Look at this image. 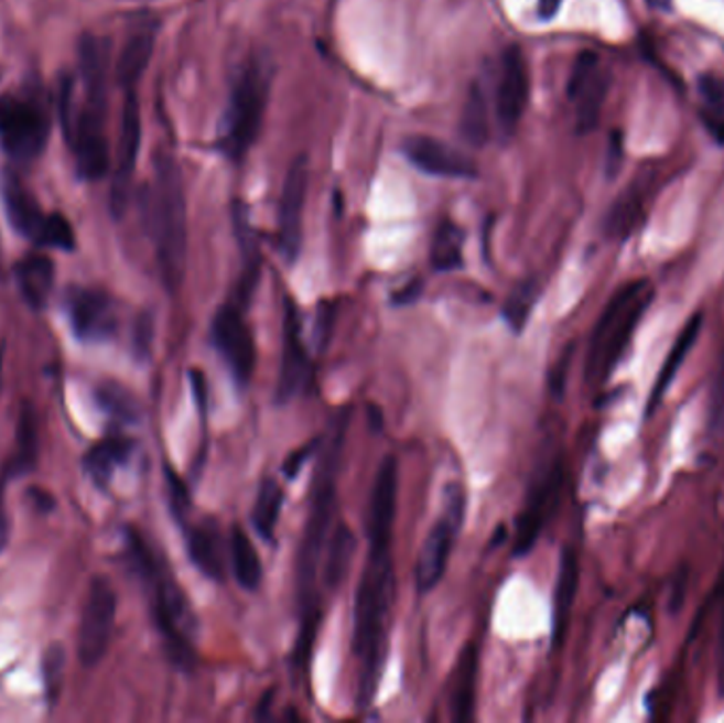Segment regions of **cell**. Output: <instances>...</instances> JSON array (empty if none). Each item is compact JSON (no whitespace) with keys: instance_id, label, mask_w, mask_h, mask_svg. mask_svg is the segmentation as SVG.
Instances as JSON below:
<instances>
[{"instance_id":"1","label":"cell","mask_w":724,"mask_h":723,"mask_svg":"<svg viewBox=\"0 0 724 723\" xmlns=\"http://www.w3.org/2000/svg\"><path fill=\"white\" fill-rule=\"evenodd\" d=\"M395 598V569L390 550H371L356 590L354 651L360 660L358 706L367 709L376 698L386 660V622Z\"/></svg>"},{"instance_id":"2","label":"cell","mask_w":724,"mask_h":723,"mask_svg":"<svg viewBox=\"0 0 724 723\" xmlns=\"http://www.w3.org/2000/svg\"><path fill=\"white\" fill-rule=\"evenodd\" d=\"M149 234L155 245L161 280L176 293L187 272V199L179 164L160 153L155 160V185L149 199Z\"/></svg>"},{"instance_id":"3","label":"cell","mask_w":724,"mask_h":723,"mask_svg":"<svg viewBox=\"0 0 724 723\" xmlns=\"http://www.w3.org/2000/svg\"><path fill=\"white\" fill-rule=\"evenodd\" d=\"M652 298L655 293L648 280H634L620 287L610 298L591 332L590 353L585 363V378L591 387L606 382L615 374L634 332L652 304Z\"/></svg>"},{"instance_id":"4","label":"cell","mask_w":724,"mask_h":723,"mask_svg":"<svg viewBox=\"0 0 724 723\" xmlns=\"http://www.w3.org/2000/svg\"><path fill=\"white\" fill-rule=\"evenodd\" d=\"M342 444H344V420H339V429L331 438L328 447L322 450L321 467L314 479L312 509L307 516L301 550L296 558V594H299L301 609H312L310 603L314 598V580H316L322 550L326 546L328 527H331V518H333V509H335V490H337L335 484H337Z\"/></svg>"},{"instance_id":"5","label":"cell","mask_w":724,"mask_h":723,"mask_svg":"<svg viewBox=\"0 0 724 723\" xmlns=\"http://www.w3.org/2000/svg\"><path fill=\"white\" fill-rule=\"evenodd\" d=\"M269 84L271 71L268 64L263 60H255L241 71L234 85L227 111L218 128V147L234 162L246 158L261 132L268 109Z\"/></svg>"},{"instance_id":"6","label":"cell","mask_w":724,"mask_h":723,"mask_svg":"<svg viewBox=\"0 0 724 723\" xmlns=\"http://www.w3.org/2000/svg\"><path fill=\"white\" fill-rule=\"evenodd\" d=\"M134 554L138 558V566L153 584V612L161 635L168 643V649L179 665L191 667L195 654L193 639L197 624H195V615L188 607L187 596L168 573L161 571L158 562L138 539H134Z\"/></svg>"},{"instance_id":"7","label":"cell","mask_w":724,"mask_h":723,"mask_svg":"<svg viewBox=\"0 0 724 723\" xmlns=\"http://www.w3.org/2000/svg\"><path fill=\"white\" fill-rule=\"evenodd\" d=\"M466 495L460 484H447L443 490V509L436 525L430 529L429 537L420 550L415 562V584L420 592H430L443 580L450 557L456 543L457 532L464 525Z\"/></svg>"},{"instance_id":"8","label":"cell","mask_w":724,"mask_h":723,"mask_svg":"<svg viewBox=\"0 0 724 723\" xmlns=\"http://www.w3.org/2000/svg\"><path fill=\"white\" fill-rule=\"evenodd\" d=\"M50 139V115L28 96L0 98V142L15 162L36 160Z\"/></svg>"},{"instance_id":"9","label":"cell","mask_w":724,"mask_h":723,"mask_svg":"<svg viewBox=\"0 0 724 723\" xmlns=\"http://www.w3.org/2000/svg\"><path fill=\"white\" fill-rule=\"evenodd\" d=\"M115 615H117L115 587L107 578L98 575L89 584L80 613L77 651L83 667L94 668L102 662L112 637Z\"/></svg>"},{"instance_id":"10","label":"cell","mask_w":724,"mask_h":723,"mask_svg":"<svg viewBox=\"0 0 724 723\" xmlns=\"http://www.w3.org/2000/svg\"><path fill=\"white\" fill-rule=\"evenodd\" d=\"M210 337L234 380L246 387L257 365V348L240 307L234 304L218 307L210 325Z\"/></svg>"},{"instance_id":"11","label":"cell","mask_w":724,"mask_h":723,"mask_svg":"<svg viewBox=\"0 0 724 723\" xmlns=\"http://www.w3.org/2000/svg\"><path fill=\"white\" fill-rule=\"evenodd\" d=\"M310 185L307 158H299L287 174L278 206V245L289 263L296 261L303 245V211Z\"/></svg>"},{"instance_id":"12","label":"cell","mask_w":724,"mask_h":723,"mask_svg":"<svg viewBox=\"0 0 724 723\" xmlns=\"http://www.w3.org/2000/svg\"><path fill=\"white\" fill-rule=\"evenodd\" d=\"M71 147L75 151V162L80 179L98 181L110 166L107 134H105V109L87 105L77 112L71 132Z\"/></svg>"},{"instance_id":"13","label":"cell","mask_w":724,"mask_h":723,"mask_svg":"<svg viewBox=\"0 0 724 723\" xmlns=\"http://www.w3.org/2000/svg\"><path fill=\"white\" fill-rule=\"evenodd\" d=\"M530 100V71L523 52L509 47L500 62L496 85V117L505 134H512L519 126Z\"/></svg>"},{"instance_id":"14","label":"cell","mask_w":724,"mask_h":723,"mask_svg":"<svg viewBox=\"0 0 724 723\" xmlns=\"http://www.w3.org/2000/svg\"><path fill=\"white\" fill-rule=\"evenodd\" d=\"M284 335H282V365L278 376V399L280 403L291 401L296 395L310 389L312 382V362L301 335V314L289 300L284 312Z\"/></svg>"},{"instance_id":"15","label":"cell","mask_w":724,"mask_h":723,"mask_svg":"<svg viewBox=\"0 0 724 723\" xmlns=\"http://www.w3.org/2000/svg\"><path fill=\"white\" fill-rule=\"evenodd\" d=\"M140 139H142V121H140V105L134 94L126 98L123 111H121V128H119V144H117V168L112 179V192H110V206L117 217L123 215L128 208V197L132 187L138 151H140Z\"/></svg>"},{"instance_id":"16","label":"cell","mask_w":724,"mask_h":723,"mask_svg":"<svg viewBox=\"0 0 724 723\" xmlns=\"http://www.w3.org/2000/svg\"><path fill=\"white\" fill-rule=\"evenodd\" d=\"M399 499V461L388 454L376 473V484L369 507V541L371 550H390Z\"/></svg>"},{"instance_id":"17","label":"cell","mask_w":724,"mask_h":723,"mask_svg":"<svg viewBox=\"0 0 724 723\" xmlns=\"http://www.w3.org/2000/svg\"><path fill=\"white\" fill-rule=\"evenodd\" d=\"M68 316L83 342H105L117 330L115 304L98 289H75L68 298Z\"/></svg>"},{"instance_id":"18","label":"cell","mask_w":724,"mask_h":723,"mask_svg":"<svg viewBox=\"0 0 724 723\" xmlns=\"http://www.w3.org/2000/svg\"><path fill=\"white\" fill-rule=\"evenodd\" d=\"M402 151L407 160L422 172L443 179H475L479 174L477 164L452 144L429 137L404 140Z\"/></svg>"},{"instance_id":"19","label":"cell","mask_w":724,"mask_h":723,"mask_svg":"<svg viewBox=\"0 0 724 723\" xmlns=\"http://www.w3.org/2000/svg\"><path fill=\"white\" fill-rule=\"evenodd\" d=\"M560 486H562V465L558 463L534 488L526 509L517 518L512 557L523 558L537 546L538 535L544 527L547 514L553 507V503L558 501Z\"/></svg>"},{"instance_id":"20","label":"cell","mask_w":724,"mask_h":723,"mask_svg":"<svg viewBox=\"0 0 724 723\" xmlns=\"http://www.w3.org/2000/svg\"><path fill=\"white\" fill-rule=\"evenodd\" d=\"M2 199L4 211L11 227L36 242L41 227L45 223V215L36 202V197L30 194L24 181L15 172H4L2 176Z\"/></svg>"},{"instance_id":"21","label":"cell","mask_w":724,"mask_h":723,"mask_svg":"<svg viewBox=\"0 0 724 723\" xmlns=\"http://www.w3.org/2000/svg\"><path fill=\"white\" fill-rule=\"evenodd\" d=\"M701 325H703V319L701 314H695L691 316V321L684 325V330L678 334L673 346H671L670 355L668 359L663 363L659 376H657V382H655V389L650 392V399H648V408H646V417H652V412L657 410V406L663 401L666 392L670 390L671 382L676 380L682 363L687 362L689 353L693 350V346L698 344L699 334H701Z\"/></svg>"},{"instance_id":"22","label":"cell","mask_w":724,"mask_h":723,"mask_svg":"<svg viewBox=\"0 0 724 723\" xmlns=\"http://www.w3.org/2000/svg\"><path fill=\"white\" fill-rule=\"evenodd\" d=\"M79 68L87 102L107 109V50L105 43L91 34L80 39Z\"/></svg>"},{"instance_id":"23","label":"cell","mask_w":724,"mask_h":723,"mask_svg":"<svg viewBox=\"0 0 724 723\" xmlns=\"http://www.w3.org/2000/svg\"><path fill=\"white\" fill-rule=\"evenodd\" d=\"M15 279L28 306L41 310L54 291V261L43 255H28L15 266Z\"/></svg>"},{"instance_id":"24","label":"cell","mask_w":724,"mask_h":723,"mask_svg":"<svg viewBox=\"0 0 724 723\" xmlns=\"http://www.w3.org/2000/svg\"><path fill=\"white\" fill-rule=\"evenodd\" d=\"M187 552L191 562L210 580L220 582L225 575L223 541L213 522L193 527L187 532Z\"/></svg>"},{"instance_id":"25","label":"cell","mask_w":724,"mask_h":723,"mask_svg":"<svg viewBox=\"0 0 724 723\" xmlns=\"http://www.w3.org/2000/svg\"><path fill=\"white\" fill-rule=\"evenodd\" d=\"M579 578H581V571H579L576 552L565 548L560 558V573H558V585H555V607H553V643L555 645H560L565 637L570 613H572L574 598H576Z\"/></svg>"},{"instance_id":"26","label":"cell","mask_w":724,"mask_h":723,"mask_svg":"<svg viewBox=\"0 0 724 723\" xmlns=\"http://www.w3.org/2000/svg\"><path fill=\"white\" fill-rule=\"evenodd\" d=\"M153 52H155V34L151 30H140L134 36H130L115 66L117 84L126 89H132L149 68Z\"/></svg>"},{"instance_id":"27","label":"cell","mask_w":724,"mask_h":723,"mask_svg":"<svg viewBox=\"0 0 724 723\" xmlns=\"http://www.w3.org/2000/svg\"><path fill=\"white\" fill-rule=\"evenodd\" d=\"M479 656L477 647L471 643L464 647L457 662L454 690H452V713L456 722H468L475 709V688H477Z\"/></svg>"},{"instance_id":"28","label":"cell","mask_w":724,"mask_h":723,"mask_svg":"<svg viewBox=\"0 0 724 723\" xmlns=\"http://www.w3.org/2000/svg\"><path fill=\"white\" fill-rule=\"evenodd\" d=\"M326 560L322 571V582L326 590H337L348 575L349 564L356 554V537L346 525H339L326 541Z\"/></svg>"},{"instance_id":"29","label":"cell","mask_w":724,"mask_h":723,"mask_svg":"<svg viewBox=\"0 0 724 723\" xmlns=\"http://www.w3.org/2000/svg\"><path fill=\"white\" fill-rule=\"evenodd\" d=\"M134 444L126 438H108L105 442L94 445L89 454L85 456V472L91 475L98 488H107L115 470L123 463H128Z\"/></svg>"},{"instance_id":"30","label":"cell","mask_w":724,"mask_h":723,"mask_svg":"<svg viewBox=\"0 0 724 723\" xmlns=\"http://www.w3.org/2000/svg\"><path fill=\"white\" fill-rule=\"evenodd\" d=\"M229 552H231V564H234V573H236L238 584L244 590L255 592L261 584V580H263V564H261V558H259L255 543L250 541V537L240 527L231 529Z\"/></svg>"},{"instance_id":"31","label":"cell","mask_w":724,"mask_h":723,"mask_svg":"<svg viewBox=\"0 0 724 723\" xmlns=\"http://www.w3.org/2000/svg\"><path fill=\"white\" fill-rule=\"evenodd\" d=\"M608 85H610L608 73L597 68L587 85L576 94L574 100H576V132L579 134H590L591 130H595L606 94H608Z\"/></svg>"},{"instance_id":"32","label":"cell","mask_w":724,"mask_h":723,"mask_svg":"<svg viewBox=\"0 0 724 723\" xmlns=\"http://www.w3.org/2000/svg\"><path fill=\"white\" fill-rule=\"evenodd\" d=\"M282 505H284V493L278 486L275 479H263L259 495H257V503L252 509V522L257 532L266 539V541H273L275 535V527L280 522V514H282Z\"/></svg>"},{"instance_id":"33","label":"cell","mask_w":724,"mask_h":723,"mask_svg":"<svg viewBox=\"0 0 724 723\" xmlns=\"http://www.w3.org/2000/svg\"><path fill=\"white\" fill-rule=\"evenodd\" d=\"M642 215V199L634 190L627 192V194L618 195L615 204L610 206L606 219H604V231H606L608 238L625 240L640 225Z\"/></svg>"},{"instance_id":"34","label":"cell","mask_w":724,"mask_h":723,"mask_svg":"<svg viewBox=\"0 0 724 723\" xmlns=\"http://www.w3.org/2000/svg\"><path fill=\"white\" fill-rule=\"evenodd\" d=\"M15 433H18V444H15V454H13L9 472H11V475H22V473L34 470L36 456H39L36 417H34V410L28 403L22 408Z\"/></svg>"},{"instance_id":"35","label":"cell","mask_w":724,"mask_h":723,"mask_svg":"<svg viewBox=\"0 0 724 723\" xmlns=\"http://www.w3.org/2000/svg\"><path fill=\"white\" fill-rule=\"evenodd\" d=\"M462 245L464 236L452 222H445L434 234L432 249H430V261L432 268L439 272H450L462 266Z\"/></svg>"},{"instance_id":"36","label":"cell","mask_w":724,"mask_h":723,"mask_svg":"<svg viewBox=\"0 0 724 723\" xmlns=\"http://www.w3.org/2000/svg\"><path fill=\"white\" fill-rule=\"evenodd\" d=\"M462 134L466 142L473 147H483L489 139V119H487V105L479 85H475L464 102L462 111Z\"/></svg>"},{"instance_id":"37","label":"cell","mask_w":724,"mask_h":723,"mask_svg":"<svg viewBox=\"0 0 724 723\" xmlns=\"http://www.w3.org/2000/svg\"><path fill=\"white\" fill-rule=\"evenodd\" d=\"M538 293H540V289H538L537 282L534 280H526L521 284H517L512 289V293L507 298L505 307H503V314H505V321L509 323V327L515 334H521L523 332V327H526V323L530 319V312H532V307L537 304Z\"/></svg>"},{"instance_id":"38","label":"cell","mask_w":724,"mask_h":723,"mask_svg":"<svg viewBox=\"0 0 724 723\" xmlns=\"http://www.w3.org/2000/svg\"><path fill=\"white\" fill-rule=\"evenodd\" d=\"M36 245L52 247V249H60V251H73L75 249V231H73L68 219L57 215V213L45 217L41 234L36 238Z\"/></svg>"},{"instance_id":"39","label":"cell","mask_w":724,"mask_h":723,"mask_svg":"<svg viewBox=\"0 0 724 723\" xmlns=\"http://www.w3.org/2000/svg\"><path fill=\"white\" fill-rule=\"evenodd\" d=\"M98 403L107 410L110 417L134 422L138 417V408L132 395L128 390L121 389L119 385H102L98 389Z\"/></svg>"},{"instance_id":"40","label":"cell","mask_w":724,"mask_h":723,"mask_svg":"<svg viewBox=\"0 0 724 723\" xmlns=\"http://www.w3.org/2000/svg\"><path fill=\"white\" fill-rule=\"evenodd\" d=\"M64 670H66V651L60 643H54L45 649L43 656V681H45V690H47V698L54 702L62 683H64Z\"/></svg>"},{"instance_id":"41","label":"cell","mask_w":724,"mask_h":723,"mask_svg":"<svg viewBox=\"0 0 724 723\" xmlns=\"http://www.w3.org/2000/svg\"><path fill=\"white\" fill-rule=\"evenodd\" d=\"M597 68H599V60L593 52H583L581 56L576 57L570 79H568V98L570 100L576 98V94L587 85Z\"/></svg>"},{"instance_id":"42","label":"cell","mask_w":724,"mask_h":723,"mask_svg":"<svg viewBox=\"0 0 724 723\" xmlns=\"http://www.w3.org/2000/svg\"><path fill=\"white\" fill-rule=\"evenodd\" d=\"M699 94L703 96L705 107L710 109V119H714L716 115L724 117V84L714 77V75H703L699 79Z\"/></svg>"},{"instance_id":"43","label":"cell","mask_w":724,"mask_h":723,"mask_svg":"<svg viewBox=\"0 0 724 723\" xmlns=\"http://www.w3.org/2000/svg\"><path fill=\"white\" fill-rule=\"evenodd\" d=\"M724 420V353L718 371L714 376L712 390H710V422L712 427H718Z\"/></svg>"},{"instance_id":"44","label":"cell","mask_w":724,"mask_h":723,"mask_svg":"<svg viewBox=\"0 0 724 723\" xmlns=\"http://www.w3.org/2000/svg\"><path fill=\"white\" fill-rule=\"evenodd\" d=\"M153 344V319L142 314L134 327V353L138 359H147Z\"/></svg>"},{"instance_id":"45","label":"cell","mask_w":724,"mask_h":723,"mask_svg":"<svg viewBox=\"0 0 724 723\" xmlns=\"http://www.w3.org/2000/svg\"><path fill=\"white\" fill-rule=\"evenodd\" d=\"M623 155H625V149H623V137L620 132H613L610 137V142H608V158H606V174L608 179H615L618 174V170L623 166Z\"/></svg>"},{"instance_id":"46","label":"cell","mask_w":724,"mask_h":723,"mask_svg":"<svg viewBox=\"0 0 724 723\" xmlns=\"http://www.w3.org/2000/svg\"><path fill=\"white\" fill-rule=\"evenodd\" d=\"M721 596H723V612H721V624H718V690H721V695H724V573L723 580H721Z\"/></svg>"},{"instance_id":"47","label":"cell","mask_w":724,"mask_h":723,"mask_svg":"<svg viewBox=\"0 0 724 723\" xmlns=\"http://www.w3.org/2000/svg\"><path fill=\"white\" fill-rule=\"evenodd\" d=\"M9 514H7V501H4V482L0 479V554L9 543Z\"/></svg>"},{"instance_id":"48","label":"cell","mask_w":724,"mask_h":723,"mask_svg":"<svg viewBox=\"0 0 724 723\" xmlns=\"http://www.w3.org/2000/svg\"><path fill=\"white\" fill-rule=\"evenodd\" d=\"M562 7V0H538V15L542 20H553Z\"/></svg>"},{"instance_id":"49","label":"cell","mask_w":724,"mask_h":723,"mask_svg":"<svg viewBox=\"0 0 724 723\" xmlns=\"http://www.w3.org/2000/svg\"><path fill=\"white\" fill-rule=\"evenodd\" d=\"M307 454H310V447H307V450H299V452L293 454V458L287 463V473H289V477H293V475L299 472V467L303 465V461L307 458Z\"/></svg>"},{"instance_id":"50","label":"cell","mask_w":724,"mask_h":723,"mask_svg":"<svg viewBox=\"0 0 724 723\" xmlns=\"http://www.w3.org/2000/svg\"><path fill=\"white\" fill-rule=\"evenodd\" d=\"M652 9H659V11H670L671 0H646Z\"/></svg>"},{"instance_id":"51","label":"cell","mask_w":724,"mask_h":723,"mask_svg":"<svg viewBox=\"0 0 724 723\" xmlns=\"http://www.w3.org/2000/svg\"><path fill=\"white\" fill-rule=\"evenodd\" d=\"M2 371H4V344L0 342V390H2Z\"/></svg>"}]
</instances>
